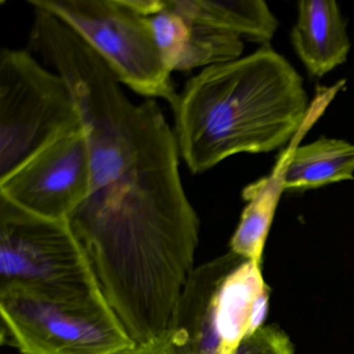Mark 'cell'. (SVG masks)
Wrapping results in <instances>:
<instances>
[{"label": "cell", "mask_w": 354, "mask_h": 354, "mask_svg": "<svg viewBox=\"0 0 354 354\" xmlns=\"http://www.w3.org/2000/svg\"><path fill=\"white\" fill-rule=\"evenodd\" d=\"M171 107L180 157L198 175L233 155L287 144L308 115V96L293 66L265 45L205 68Z\"/></svg>", "instance_id": "1"}, {"label": "cell", "mask_w": 354, "mask_h": 354, "mask_svg": "<svg viewBox=\"0 0 354 354\" xmlns=\"http://www.w3.org/2000/svg\"><path fill=\"white\" fill-rule=\"evenodd\" d=\"M268 301L262 264L230 250L192 271L167 341L178 354H234L263 326Z\"/></svg>", "instance_id": "2"}, {"label": "cell", "mask_w": 354, "mask_h": 354, "mask_svg": "<svg viewBox=\"0 0 354 354\" xmlns=\"http://www.w3.org/2000/svg\"><path fill=\"white\" fill-rule=\"evenodd\" d=\"M3 341L21 354H121L136 345L101 289L0 288Z\"/></svg>", "instance_id": "3"}, {"label": "cell", "mask_w": 354, "mask_h": 354, "mask_svg": "<svg viewBox=\"0 0 354 354\" xmlns=\"http://www.w3.org/2000/svg\"><path fill=\"white\" fill-rule=\"evenodd\" d=\"M84 127L67 82L28 49L0 53V179Z\"/></svg>", "instance_id": "4"}, {"label": "cell", "mask_w": 354, "mask_h": 354, "mask_svg": "<svg viewBox=\"0 0 354 354\" xmlns=\"http://www.w3.org/2000/svg\"><path fill=\"white\" fill-rule=\"evenodd\" d=\"M59 18L111 68L122 84L173 105L179 93L155 40L151 17L131 0H28Z\"/></svg>", "instance_id": "5"}, {"label": "cell", "mask_w": 354, "mask_h": 354, "mask_svg": "<svg viewBox=\"0 0 354 354\" xmlns=\"http://www.w3.org/2000/svg\"><path fill=\"white\" fill-rule=\"evenodd\" d=\"M101 289L68 221L30 214L0 198V288Z\"/></svg>", "instance_id": "6"}, {"label": "cell", "mask_w": 354, "mask_h": 354, "mask_svg": "<svg viewBox=\"0 0 354 354\" xmlns=\"http://www.w3.org/2000/svg\"><path fill=\"white\" fill-rule=\"evenodd\" d=\"M92 181L84 128L57 138L0 179V198L53 221H67L84 203Z\"/></svg>", "instance_id": "7"}, {"label": "cell", "mask_w": 354, "mask_h": 354, "mask_svg": "<svg viewBox=\"0 0 354 354\" xmlns=\"http://www.w3.org/2000/svg\"><path fill=\"white\" fill-rule=\"evenodd\" d=\"M163 63L171 73L188 72L240 59L242 37L194 21L163 0L162 9L151 17Z\"/></svg>", "instance_id": "8"}, {"label": "cell", "mask_w": 354, "mask_h": 354, "mask_svg": "<svg viewBox=\"0 0 354 354\" xmlns=\"http://www.w3.org/2000/svg\"><path fill=\"white\" fill-rule=\"evenodd\" d=\"M291 32L296 55L314 77H323L347 61L350 51L345 20L333 0H301Z\"/></svg>", "instance_id": "9"}, {"label": "cell", "mask_w": 354, "mask_h": 354, "mask_svg": "<svg viewBox=\"0 0 354 354\" xmlns=\"http://www.w3.org/2000/svg\"><path fill=\"white\" fill-rule=\"evenodd\" d=\"M283 189L308 190L354 179V145L322 138L283 155Z\"/></svg>", "instance_id": "10"}, {"label": "cell", "mask_w": 354, "mask_h": 354, "mask_svg": "<svg viewBox=\"0 0 354 354\" xmlns=\"http://www.w3.org/2000/svg\"><path fill=\"white\" fill-rule=\"evenodd\" d=\"M171 3L194 21L266 45L279 28V21L262 0H171Z\"/></svg>", "instance_id": "11"}, {"label": "cell", "mask_w": 354, "mask_h": 354, "mask_svg": "<svg viewBox=\"0 0 354 354\" xmlns=\"http://www.w3.org/2000/svg\"><path fill=\"white\" fill-rule=\"evenodd\" d=\"M283 163V156L270 176L244 188L242 196L248 205L230 241L231 252L260 264L275 210L285 190L281 176Z\"/></svg>", "instance_id": "12"}, {"label": "cell", "mask_w": 354, "mask_h": 354, "mask_svg": "<svg viewBox=\"0 0 354 354\" xmlns=\"http://www.w3.org/2000/svg\"><path fill=\"white\" fill-rule=\"evenodd\" d=\"M234 354H295L289 337L279 327L265 326L244 339Z\"/></svg>", "instance_id": "13"}, {"label": "cell", "mask_w": 354, "mask_h": 354, "mask_svg": "<svg viewBox=\"0 0 354 354\" xmlns=\"http://www.w3.org/2000/svg\"><path fill=\"white\" fill-rule=\"evenodd\" d=\"M121 354H178L167 339L147 345H136Z\"/></svg>", "instance_id": "14"}, {"label": "cell", "mask_w": 354, "mask_h": 354, "mask_svg": "<svg viewBox=\"0 0 354 354\" xmlns=\"http://www.w3.org/2000/svg\"><path fill=\"white\" fill-rule=\"evenodd\" d=\"M19 354H21V353H19Z\"/></svg>", "instance_id": "15"}]
</instances>
